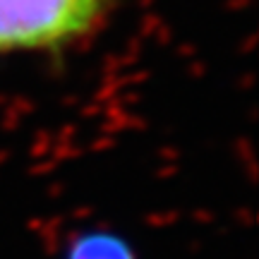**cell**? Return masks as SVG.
I'll use <instances>...</instances> for the list:
<instances>
[{
	"label": "cell",
	"mask_w": 259,
	"mask_h": 259,
	"mask_svg": "<svg viewBox=\"0 0 259 259\" xmlns=\"http://www.w3.org/2000/svg\"><path fill=\"white\" fill-rule=\"evenodd\" d=\"M103 8L106 0H0V58L72 46L99 24Z\"/></svg>",
	"instance_id": "6da1fadb"
}]
</instances>
